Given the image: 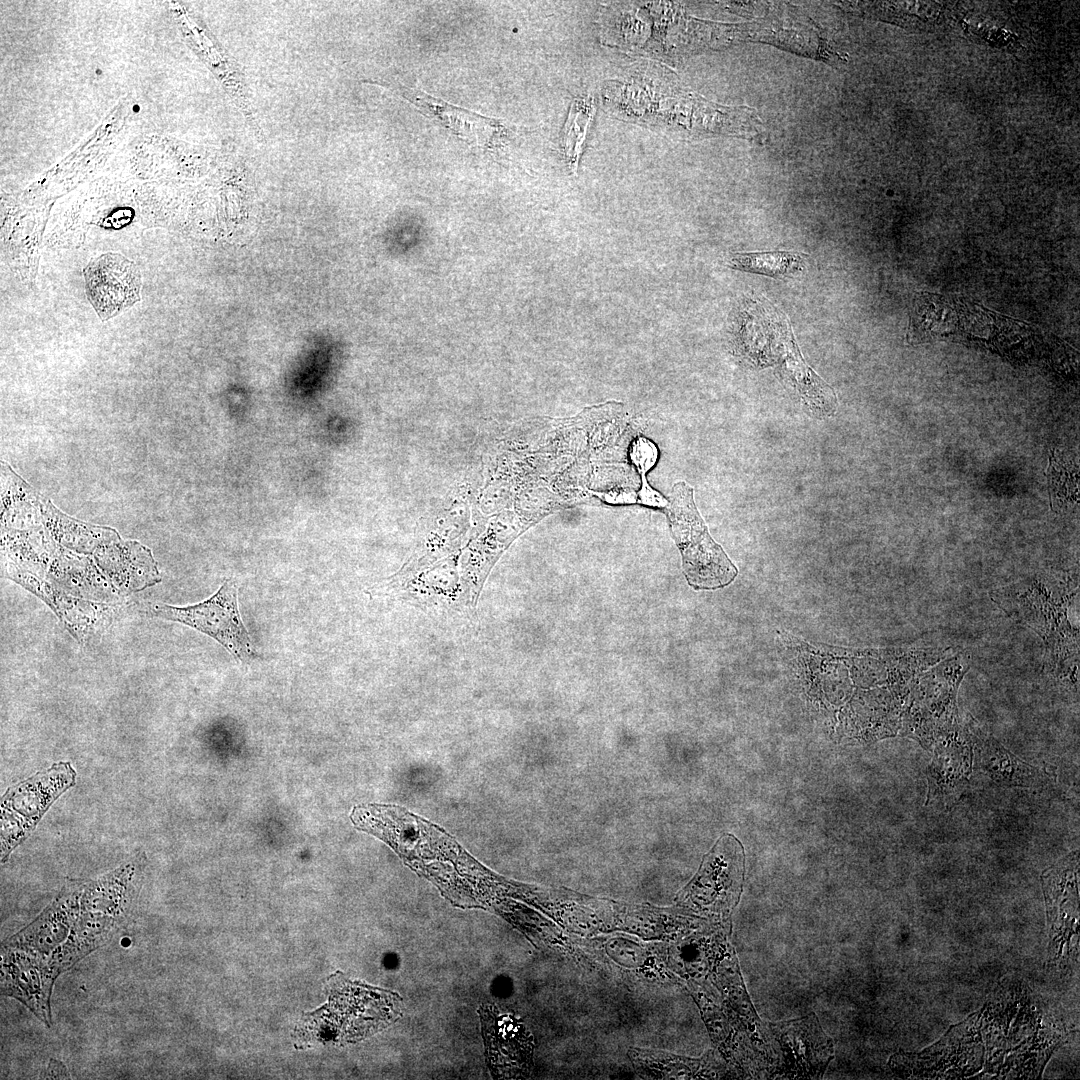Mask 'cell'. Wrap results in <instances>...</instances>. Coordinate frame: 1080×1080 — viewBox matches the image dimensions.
<instances>
[{
	"label": "cell",
	"instance_id": "obj_2",
	"mask_svg": "<svg viewBox=\"0 0 1080 1080\" xmlns=\"http://www.w3.org/2000/svg\"><path fill=\"white\" fill-rule=\"evenodd\" d=\"M666 510L689 583L696 589H716L731 583L738 570L710 536L696 507L693 488L684 481L676 482Z\"/></svg>",
	"mask_w": 1080,
	"mask_h": 1080
},
{
	"label": "cell",
	"instance_id": "obj_1",
	"mask_svg": "<svg viewBox=\"0 0 1080 1080\" xmlns=\"http://www.w3.org/2000/svg\"><path fill=\"white\" fill-rule=\"evenodd\" d=\"M1070 591L1067 581L1038 575L995 593L994 601L1003 610L1033 628L1044 639L1053 668L1062 664L1070 654H1078V634L1072 630L1066 617Z\"/></svg>",
	"mask_w": 1080,
	"mask_h": 1080
},
{
	"label": "cell",
	"instance_id": "obj_8",
	"mask_svg": "<svg viewBox=\"0 0 1080 1080\" xmlns=\"http://www.w3.org/2000/svg\"><path fill=\"white\" fill-rule=\"evenodd\" d=\"M84 881L67 883L38 917L3 945L15 947L48 960L67 940L80 915Z\"/></svg>",
	"mask_w": 1080,
	"mask_h": 1080
},
{
	"label": "cell",
	"instance_id": "obj_3",
	"mask_svg": "<svg viewBox=\"0 0 1080 1080\" xmlns=\"http://www.w3.org/2000/svg\"><path fill=\"white\" fill-rule=\"evenodd\" d=\"M151 613L202 632L220 643L242 663L253 660L256 650L238 608V584L227 579L208 599L187 606L153 604Z\"/></svg>",
	"mask_w": 1080,
	"mask_h": 1080
},
{
	"label": "cell",
	"instance_id": "obj_7",
	"mask_svg": "<svg viewBox=\"0 0 1080 1080\" xmlns=\"http://www.w3.org/2000/svg\"><path fill=\"white\" fill-rule=\"evenodd\" d=\"M87 296L101 319L112 318L140 299L137 266L120 254L107 253L84 269Z\"/></svg>",
	"mask_w": 1080,
	"mask_h": 1080
},
{
	"label": "cell",
	"instance_id": "obj_13",
	"mask_svg": "<svg viewBox=\"0 0 1080 1080\" xmlns=\"http://www.w3.org/2000/svg\"><path fill=\"white\" fill-rule=\"evenodd\" d=\"M779 331L783 340L782 346L785 349L782 354L785 369L791 374L800 388L801 395L807 398L811 404H817V402L822 403V406L824 404H830L831 406L836 404L835 394H833L831 388L801 358L796 344L793 342L790 330L783 323H780Z\"/></svg>",
	"mask_w": 1080,
	"mask_h": 1080
},
{
	"label": "cell",
	"instance_id": "obj_16",
	"mask_svg": "<svg viewBox=\"0 0 1080 1080\" xmlns=\"http://www.w3.org/2000/svg\"><path fill=\"white\" fill-rule=\"evenodd\" d=\"M629 457L632 464L641 475V488L637 493L639 503L650 507L666 508L668 499L660 492L653 489L646 478V474L656 464L658 459L656 445L651 440L640 436L632 441L629 448Z\"/></svg>",
	"mask_w": 1080,
	"mask_h": 1080
},
{
	"label": "cell",
	"instance_id": "obj_4",
	"mask_svg": "<svg viewBox=\"0 0 1080 1080\" xmlns=\"http://www.w3.org/2000/svg\"><path fill=\"white\" fill-rule=\"evenodd\" d=\"M332 989L327 1006L325 1035L340 1041H358L386 1027L401 1012L399 995L343 979Z\"/></svg>",
	"mask_w": 1080,
	"mask_h": 1080
},
{
	"label": "cell",
	"instance_id": "obj_14",
	"mask_svg": "<svg viewBox=\"0 0 1080 1080\" xmlns=\"http://www.w3.org/2000/svg\"><path fill=\"white\" fill-rule=\"evenodd\" d=\"M736 270L781 278L792 276L805 268V256L794 252L738 253L730 261Z\"/></svg>",
	"mask_w": 1080,
	"mask_h": 1080
},
{
	"label": "cell",
	"instance_id": "obj_12",
	"mask_svg": "<svg viewBox=\"0 0 1080 1080\" xmlns=\"http://www.w3.org/2000/svg\"><path fill=\"white\" fill-rule=\"evenodd\" d=\"M966 725L976 752V768L994 783L1001 786L1037 787L1051 778L1045 769L1035 767L1011 753L994 737L982 731L975 721L971 720Z\"/></svg>",
	"mask_w": 1080,
	"mask_h": 1080
},
{
	"label": "cell",
	"instance_id": "obj_17",
	"mask_svg": "<svg viewBox=\"0 0 1080 1080\" xmlns=\"http://www.w3.org/2000/svg\"><path fill=\"white\" fill-rule=\"evenodd\" d=\"M594 111L590 99H578L573 102L565 124L563 143L570 167L577 169L578 159L586 136L587 127Z\"/></svg>",
	"mask_w": 1080,
	"mask_h": 1080
},
{
	"label": "cell",
	"instance_id": "obj_11",
	"mask_svg": "<svg viewBox=\"0 0 1080 1080\" xmlns=\"http://www.w3.org/2000/svg\"><path fill=\"white\" fill-rule=\"evenodd\" d=\"M486 1059L496 1077H511L524 1069L530 1059V1043L525 1029L516 1019L500 1014L496 1008L479 1009Z\"/></svg>",
	"mask_w": 1080,
	"mask_h": 1080
},
{
	"label": "cell",
	"instance_id": "obj_6",
	"mask_svg": "<svg viewBox=\"0 0 1080 1080\" xmlns=\"http://www.w3.org/2000/svg\"><path fill=\"white\" fill-rule=\"evenodd\" d=\"M60 973L45 959L3 945L1 995L16 999L47 1027L52 1025L51 995Z\"/></svg>",
	"mask_w": 1080,
	"mask_h": 1080
},
{
	"label": "cell",
	"instance_id": "obj_9",
	"mask_svg": "<svg viewBox=\"0 0 1080 1080\" xmlns=\"http://www.w3.org/2000/svg\"><path fill=\"white\" fill-rule=\"evenodd\" d=\"M400 94L422 114L470 145L494 149L502 144L506 135V127L501 121L452 105L417 88L402 87Z\"/></svg>",
	"mask_w": 1080,
	"mask_h": 1080
},
{
	"label": "cell",
	"instance_id": "obj_5",
	"mask_svg": "<svg viewBox=\"0 0 1080 1080\" xmlns=\"http://www.w3.org/2000/svg\"><path fill=\"white\" fill-rule=\"evenodd\" d=\"M968 668L962 659L955 657L922 676L911 726L926 749L939 734L958 723L957 691Z\"/></svg>",
	"mask_w": 1080,
	"mask_h": 1080
},
{
	"label": "cell",
	"instance_id": "obj_15",
	"mask_svg": "<svg viewBox=\"0 0 1080 1080\" xmlns=\"http://www.w3.org/2000/svg\"><path fill=\"white\" fill-rule=\"evenodd\" d=\"M1051 507L1057 511L1078 502V468L1051 451L1047 469Z\"/></svg>",
	"mask_w": 1080,
	"mask_h": 1080
},
{
	"label": "cell",
	"instance_id": "obj_10",
	"mask_svg": "<svg viewBox=\"0 0 1080 1080\" xmlns=\"http://www.w3.org/2000/svg\"><path fill=\"white\" fill-rule=\"evenodd\" d=\"M934 755L927 768V802L956 795L968 782L972 771L973 746L967 725L939 734Z\"/></svg>",
	"mask_w": 1080,
	"mask_h": 1080
}]
</instances>
